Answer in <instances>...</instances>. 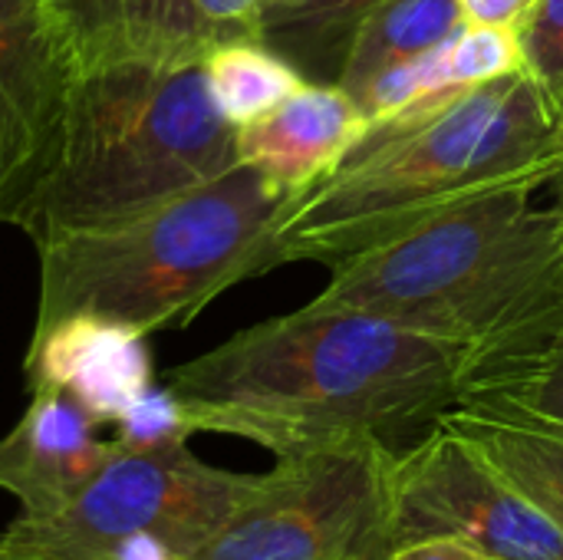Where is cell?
Returning <instances> with one entry per match:
<instances>
[{
    "label": "cell",
    "mask_w": 563,
    "mask_h": 560,
    "mask_svg": "<svg viewBox=\"0 0 563 560\" xmlns=\"http://www.w3.org/2000/svg\"><path fill=\"white\" fill-rule=\"evenodd\" d=\"M468 347L366 310L300 307L168 370L195 432L254 442L274 459L376 439L406 449L465 403Z\"/></svg>",
    "instance_id": "6da1fadb"
},
{
    "label": "cell",
    "mask_w": 563,
    "mask_h": 560,
    "mask_svg": "<svg viewBox=\"0 0 563 560\" xmlns=\"http://www.w3.org/2000/svg\"><path fill=\"white\" fill-rule=\"evenodd\" d=\"M561 172L563 102L515 69L369 122L333 172L287 201L274 251L280 267H336L492 191L541 188Z\"/></svg>",
    "instance_id": "7a4b0ae2"
},
{
    "label": "cell",
    "mask_w": 563,
    "mask_h": 560,
    "mask_svg": "<svg viewBox=\"0 0 563 560\" xmlns=\"http://www.w3.org/2000/svg\"><path fill=\"white\" fill-rule=\"evenodd\" d=\"M511 185L333 267L313 307L468 347L465 403L563 363V208Z\"/></svg>",
    "instance_id": "3957f363"
},
{
    "label": "cell",
    "mask_w": 563,
    "mask_h": 560,
    "mask_svg": "<svg viewBox=\"0 0 563 560\" xmlns=\"http://www.w3.org/2000/svg\"><path fill=\"white\" fill-rule=\"evenodd\" d=\"M290 198L238 162L139 215L36 241V327L69 314L119 320L145 337L188 327L228 287L280 267L274 228Z\"/></svg>",
    "instance_id": "277c9868"
},
{
    "label": "cell",
    "mask_w": 563,
    "mask_h": 560,
    "mask_svg": "<svg viewBox=\"0 0 563 560\" xmlns=\"http://www.w3.org/2000/svg\"><path fill=\"white\" fill-rule=\"evenodd\" d=\"M238 162V125L214 106L201 63L79 73L16 228L36 244L109 224L201 188Z\"/></svg>",
    "instance_id": "5b68a950"
},
{
    "label": "cell",
    "mask_w": 563,
    "mask_h": 560,
    "mask_svg": "<svg viewBox=\"0 0 563 560\" xmlns=\"http://www.w3.org/2000/svg\"><path fill=\"white\" fill-rule=\"evenodd\" d=\"M201 462L188 442L122 449L59 508L16 515L0 531V560H109L135 545H165L185 560L257 488Z\"/></svg>",
    "instance_id": "8992f818"
},
{
    "label": "cell",
    "mask_w": 563,
    "mask_h": 560,
    "mask_svg": "<svg viewBox=\"0 0 563 560\" xmlns=\"http://www.w3.org/2000/svg\"><path fill=\"white\" fill-rule=\"evenodd\" d=\"M393 459L376 439L284 455L185 560H389Z\"/></svg>",
    "instance_id": "52a82bcc"
},
{
    "label": "cell",
    "mask_w": 563,
    "mask_h": 560,
    "mask_svg": "<svg viewBox=\"0 0 563 560\" xmlns=\"http://www.w3.org/2000/svg\"><path fill=\"white\" fill-rule=\"evenodd\" d=\"M393 548L459 538L492 560H563V531L468 439L435 422L389 475Z\"/></svg>",
    "instance_id": "ba28073f"
},
{
    "label": "cell",
    "mask_w": 563,
    "mask_h": 560,
    "mask_svg": "<svg viewBox=\"0 0 563 560\" xmlns=\"http://www.w3.org/2000/svg\"><path fill=\"white\" fill-rule=\"evenodd\" d=\"M79 69L43 0H0V221L20 224Z\"/></svg>",
    "instance_id": "9c48e42d"
},
{
    "label": "cell",
    "mask_w": 563,
    "mask_h": 560,
    "mask_svg": "<svg viewBox=\"0 0 563 560\" xmlns=\"http://www.w3.org/2000/svg\"><path fill=\"white\" fill-rule=\"evenodd\" d=\"M23 373L30 389L66 393L96 426H115L155 383L148 337L96 314L33 327Z\"/></svg>",
    "instance_id": "30bf717a"
},
{
    "label": "cell",
    "mask_w": 563,
    "mask_h": 560,
    "mask_svg": "<svg viewBox=\"0 0 563 560\" xmlns=\"http://www.w3.org/2000/svg\"><path fill=\"white\" fill-rule=\"evenodd\" d=\"M79 73L195 66L221 46L198 0H43Z\"/></svg>",
    "instance_id": "8fae6325"
},
{
    "label": "cell",
    "mask_w": 563,
    "mask_h": 560,
    "mask_svg": "<svg viewBox=\"0 0 563 560\" xmlns=\"http://www.w3.org/2000/svg\"><path fill=\"white\" fill-rule=\"evenodd\" d=\"M79 403L56 389H30L20 422L0 439V492L20 515H46L69 502L112 455V439L96 436Z\"/></svg>",
    "instance_id": "7c38bea8"
},
{
    "label": "cell",
    "mask_w": 563,
    "mask_h": 560,
    "mask_svg": "<svg viewBox=\"0 0 563 560\" xmlns=\"http://www.w3.org/2000/svg\"><path fill=\"white\" fill-rule=\"evenodd\" d=\"M363 129L360 106L336 83H303L280 106L238 129V158L297 195L333 172Z\"/></svg>",
    "instance_id": "4fadbf2b"
},
{
    "label": "cell",
    "mask_w": 563,
    "mask_h": 560,
    "mask_svg": "<svg viewBox=\"0 0 563 560\" xmlns=\"http://www.w3.org/2000/svg\"><path fill=\"white\" fill-rule=\"evenodd\" d=\"M465 23L462 0H383L360 23L336 86L360 106L383 79L442 50Z\"/></svg>",
    "instance_id": "5bb4252c"
},
{
    "label": "cell",
    "mask_w": 563,
    "mask_h": 560,
    "mask_svg": "<svg viewBox=\"0 0 563 560\" xmlns=\"http://www.w3.org/2000/svg\"><path fill=\"white\" fill-rule=\"evenodd\" d=\"M439 422L468 439L563 531V429L528 422L475 403L449 409Z\"/></svg>",
    "instance_id": "9a60e30c"
},
{
    "label": "cell",
    "mask_w": 563,
    "mask_h": 560,
    "mask_svg": "<svg viewBox=\"0 0 563 560\" xmlns=\"http://www.w3.org/2000/svg\"><path fill=\"white\" fill-rule=\"evenodd\" d=\"M383 0H267L257 40L280 53L307 83H336L353 36Z\"/></svg>",
    "instance_id": "2e32d148"
},
{
    "label": "cell",
    "mask_w": 563,
    "mask_h": 560,
    "mask_svg": "<svg viewBox=\"0 0 563 560\" xmlns=\"http://www.w3.org/2000/svg\"><path fill=\"white\" fill-rule=\"evenodd\" d=\"M201 69L214 106L238 129L261 119L307 83L280 53L261 40L221 43L205 56Z\"/></svg>",
    "instance_id": "e0dca14e"
},
{
    "label": "cell",
    "mask_w": 563,
    "mask_h": 560,
    "mask_svg": "<svg viewBox=\"0 0 563 560\" xmlns=\"http://www.w3.org/2000/svg\"><path fill=\"white\" fill-rule=\"evenodd\" d=\"M191 429L181 416V406L168 386H148L115 422L112 442L122 449H152L168 442H188Z\"/></svg>",
    "instance_id": "ac0fdd59"
},
{
    "label": "cell",
    "mask_w": 563,
    "mask_h": 560,
    "mask_svg": "<svg viewBox=\"0 0 563 560\" xmlns=\"http://www.w3.org/2000/svg\"><path fill=\"white\" fill-rule=\"evenodd\" d=\"M521 69L563 102V0H538L518 30Z\"/></svg>",
    "instance_id": "d6986e66"
},
{
    "label": "cell",
    "mask_w": 563,
    "mask_h": 560,
    "mask_svg": "<svg viewBox=\"0 0 563 560\" xmlns=\"http://www.w3.org/2000/svg\"><path fill=\"white\" fill-rule=\"evenodd\" d=\"M468 403L495 409V413H508V416H518L528 422H541L551 429H563V363L541 370L534 376L505 383V386L482 393Z\"/></svg>",
    "instance_id": "ffe728a7"
},
{
    "label": "cell",
    "mask_w": 563,
    "mask_h": 560,
    "mask_svg": "<svg viewBox=\"0 0 563 560\" xmlns=\"http://www.w3.org/2000/svg\"><path fill=\"white\" fill-rule=\"evenodd\" d=\"M538 0H462L465 20L475 26H501V30H521L528 13Z\"/></svg>",
    "instance_id": "44dd1931"
},
{
    "label": "cell",
    "mask_w": 563,
    "mask_h": 560,
    "mask_svg": "<svg viewBox=\"0 0 563 560\" xmlns=\"http://www.w3.org/2000/svg\"><path fill=\"white\" fill-rule=\"evenodd\" d=\"M389 560H492L478 548L459 541V538H426L412 545H399L389 551Z\"/></svg>",
    "instance_id": "7402d4cb"
},
{
    "label": "cell",
    "mask_w": 563,
    "mask_h": 560,
    "mask_svg": "<svg viewBox=\"0 0 563 560\" xmlns=\"http://www.w3.org/2000/svg\"><path fill=\"white\" fill-rule=\"evenodd\" d=\"M551 185H554V198H558V205L563 208V172L554 178V182H551Z\"/></svg>",
    "instance_id": "603a6c76"
}]
</instances>
